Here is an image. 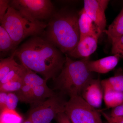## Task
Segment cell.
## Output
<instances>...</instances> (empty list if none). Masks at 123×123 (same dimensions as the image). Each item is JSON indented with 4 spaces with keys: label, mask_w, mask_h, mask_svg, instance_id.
Segmentation results:
<instances>
[{
    "label": "cell",
    "mask_w": 123,
    "mask_h": 123,
    "mask_svg": "<svg viewBox=\"0 0 123 123\" xmlns=\"http://www.w3.org/2000/svg\"><path fill=\"white\" fill-rule=\"evenodd\" d=\"M11 55L26 68L47 81L59 75L66 60L65 55L42 36L30 37Z\"/></svg>",
    "instance_id": "cell-1"
},
{
    "label": "cell",
    "mask_w": 123,
    "mask_h": 123,
    "mask_svg": "<svg viewBox=\"0 0 123 123\" xmlns=\"http://www.w3.org/2000/svg\"><path fill=\"white\" fill-rule=\"evenodd\" d=\"M78 16L68 8L55 11L42 36L65 55L75 48L80 39Z\"/></svg>",
    "instance_id": "cell-2"
},
{
    "label": "cell",
    "mask_w": 123,
    "mask_h": 123,
    "mask_svg": "<svg viewBox=\"0 0 123 123\" xmlns=\"http://www.w3.org/2000/svg\"><path fill=\"white\" fill-rule=\"evenodd\" d=\"M66 56L63 68L55 79L56 88L70 97L81 95L85 86L92 79L87 66L89 58L74 60Z\"/></svg>",
    "instance_id": "cell-3"
},
{
    "label": "cell",
    "mask_w": 123,
    "mask_h": 123,
    "mask_svg": "<svg viewBox=\"0 0 123 123\" xmlns=\"http://www.w3.org/2000/svg\"><path fill=\"white\" fill-rule=\"evenodd\" d=\"M8 33L16 48L26 38L42 36L47 23L29 20L9 6L0 24Z\"/></svg>",
    "instance_id": "cell-4"
},
{
    "label": "cell",
    "mask_w": 123,
    "mask_h": 123,
    "mask_svg": "<svg viewBox=\"0 0 123 123\" xmlns=\"http://www.w3.org/2000/svg\"><path fill=\"white\" fill-rule=\"evenodd\" d=\"M9 5L26 18L35 21H49L55 12L50 0H12Z\"/></svg>",
    "instance_id": "cell-5"
},
{
    "label": "cell",
    "mask_w": 123,
    "mask_h": 123,
    "mask_svg": "<svg viewBox=\"0 0 123 123\" xmlns=\"http://www.w3.org/2000/svg\"><path fill=\"white\" fill-rule=\"evenodd\" d=\"M64 112L73 123H102L98 111L80 96L70 97Z\"/></svg>",
    "instance_id": "cell-6"
},
{
    "label": "cell",
    "mask_w": 123,
    "mask_h": 123,
    "mask_svg": "<svg viewBox=\"0 0 123 123\" xmlns=\"http://www.w3.org/2000/svg\"><path fill=\"white\" fill-rule=\"evenodd\" d=\"M65 103L55 93L42 103L33 104L28 118L33 123H50L58 114L64 112Z\"/></svg>",
    "instance_id": "cell-7"
},
{
    "label": "cell",
    "mask_w": 123,
    "mask_h": 123,
    "mask_svg": "<svg viewBox=\"0 0 123 123\" xmlns=\"http://www.w3.org/2000/svg\"><path fill=\"white\" fill-rule=\"evenodd\" d=\"M109 0H85L84 10L91 18L101 34L105 30L106 25L105 11Z\"/></svg>",
    "instance_id": "cell-8"
},
{
    "label": "cell",
    "mask_w": 123,
    "mask_h": 123,
    "mask_svg": "<svg viewBox=\"0 0 123 123\" xmlns=\"http://www.w3.org/2000/svg\"><path fill=\"white\" fill-rule=\"evenodd\" d=\"M103 92L101 81L92 78L85 86L81 97L93 107L99 108L102 102Z\"/></svg>",
    "instance_id": "cell-9"
},
{
    "label": "cell",
    "mask_w": 123,
    "mask_h": 123,
    "mask_svg": "<svg viewBox=\"0 0 123 123\" xmlns=\"http://www.w3.org/2000/svg\"><path fill=\"white\" fill-rule=\"evenodd\" d=\"M99 37L98 36H87L80 38L75 48L67 55L70 58H89L97 50Z\"/></svg>",
    "instance_id": "cell-10"
},
{
    "label": "cell",
    "mask_w": 123,
    "mask_h": 123,
    "mask_svg": "<svg viewBox=\"0 0 123 123\" xmlns=\"http://www.w3.org/2000/svg\"><path fill=\"white\" fill-rule=\"evenodd\" d=\"M120 57L116 55L110 56L96 61H88L87 66L91 72L105 74L115 68Z\"/></svg>",
    "instance_id": "cell-11"
},
{
    "label": "cell",
    "mask_w": 123,
    "mask_h": 123,
    "mask_svg": "<svg viewBox=\"0 0 123 123\" xmlns=\"http://www.w3.org/2000/svg\"><path fill=\"white\" fill-rule=\"evenodd\" d=\"M78 25L80 32V38L87 36L99 37L101 34L91 18L86 12L84 8L79 12Z\"/></svg>",
    "instance_id": "cell-12"
},
{
    "label": "cell",
    "mask_w": 123,
    "mask_h": 123,
    "mask_svg": "<svg viewBox=\"0 0 123 123\" xmlns=\"http://www.w3.org/2000/svg\"><path fill=\"white\" fill-rule=\"evenodd\" d=\"M55 94V93L47 85L33 87L30 104L33 105L40 103Z\"/></svg>",
    "instance_id": "cell-13"
},
{
    "label": "cell",
    "mask_w": 123,
    "mask_h": 123,
    "mask_svg": "<svg viewBox=\"0 0 123 123\" xmlns=\"http://www.w3.org/2000/svg\"><path fill=\"white\" fill-rule=\"evenodd\" d=\"M107 34L111 42L123 35V5L120 13L109 26Z\"/></svg>",
    "instance_id": "cell-14"
},
{
    "label": "cell",
    "mask_w": 123,
    "mask_h": 123,
    "mask_svg": "<svg viewBox=\"0 0 123 123\" xmlns=\"http://www.w3.org/2000/svg\"><path fill=\"white\" fill-rule=\"evenodd\" d=\"M104 99L108 108H114L123 103V92L104 90Z\"/></svg>",
    "instance_id": "cell-15"
},
{
    "label": "cell",
    "mask_w": 123,
    "mask_h": 123,
    "mask_svg": "<svg viewBox=\"0 0 123 123\" xmlns=\"http://www.w3.org/2000/svg\"><path fill=\"white\" fill-rule=\"evenodd\" d=\"M17 48L4 28L0 25V58L2 55L11 52Z\"/></svg>",
    "instance_id": "cell-16"
},
{
    "label": "cell",
    "mask_w": 123,
    "mask_h": 123,
    "mask_svg": "<svg viewBox=\"0 0 123 123\" xmlns=\"http://www.w3.org/2000/svg\"><path fill=\"white\" fill-rule=\"evenodd\" d=\"M103 90H111L123 92V75L109 78L101 81Z\"/></svg>",
    "instance_id": "cell-17"
},
{
    "label": "cell",
    "mask_w": 123,
    "mask_h": 123,
    "mask_svg": "<svg viewBox=\"0 0 123 123\" xmlns=\"http://www.w3.org/2000/svg\"><path fill=\"white\" fill-rule=\"evenodd\" d=\"M22 80L24 84L30 86L32 88L37 86L47 85V81L39 76L37 74L26 68Z\"/></svg>",
    "instance_id": "cell-18"
},
{
    "label": "cell",
    "mask_w": 123,
    "mask_h": 123,
    "mask_svg": "<svg viewBox=\"0 0 123 123\" xmlns=\"http://www.w3.org/2000/svg\"><path fill=\"white\" fill-rule=\"evenodd\" d=\"M23 118L15 110H0V123H22Z\"/></svg>",
    "instance_id": "cell-19"
},
{
    "label": "cell",
    "mask_w": 123,
    "mask_h": 123,
    "mask_svg": "<svg viewBox=\"0 0 123 123\" xmlns=\"http://www.w3.org/2000/svg\"><path fill=\"white\" fill-rule=\"evenodd\" d=\"M18 64L15 61L14 56L12 55L5 58L4 62L0 68V82Z\"/></svg>",
    "instance_id": "cell-20"
},
{
    "label": "cell",
    "mask_w": 123,
    "mask_h": 123,
    "mask_svg": "<svg viewBox=\"0 0 123 123\" xmlns=\"http://www.w3.org/2000/svg\"><path fill=\"white\" fill-rule=\"evenodd\" d=\"M32 88L30 86L24 84L17 91L14 92L19 99V101L27 104H31Z\"/></svg>",
    "instance_id": "cell-21"
},
{
    "label": "cell",
    "mask_w": 123,
    "mask_h": 123,
    "mask_svg": "<svg viewBox=\"0 0 123 123\" xmlns=\"http://www.w3.org/2000/svg\"><path fill=\"white\" fill-rule=\"evenodd\" d=\"M23 84L22 79L8 82L0 85V92L7 93L15 92L20 89Z\"/></svg>",
    "instance_id": "cell-22"
},
{
    "label": "cell",
    "mask_w": 123,
    "mask_h": 123,
    "mask_svg": "<svg viewBox=\"0 0 123 123\" xmlns=\"http://www.w3.org/2000/svg\"><path fill=\"white\" fill-rule=\"evenodd\" d=\"M105 117L108 123H119L123 120V103L114 108L110 117L106 115Z\"/></svg>",
    "instance_id": "cell-23"
},
{
    "label": "cell",
    "mask_w": 123,
    "mask_h": 123,
    "mask_svg": "<svg viewBox=\"0 0 123 123\" xmlns=\"http://www.w3.org/2000/svg\"><path fill=\"white\" fill-rule=\"evenodd\" d=\"M111 42L112 54L118 56L120 58H123V35L113 40Z\"/></svg>",
    "instance_id": "cell-24"
},
{
    "label": "cell",
    "mask_w": 123,
    "mask_h": 123,
    "mask_svg": "<svg viewBox=\"0 0 123 123\" xmlns=\"http://www.w3.org/2000/svg\"><path fill=\"white\" fill-rule=\"evenodd\" d=\"M19 100L14 92L7 93L6 108L8 110H15Z\"/></svg>",
    "instance_id": "cell-25"
},
{
    "label": "cell",
    "mask_w": 123,
    "mask_h": 123,
    "mask_svg": "<svg viewBox=\"0 0 123 123\" xmlns=\"http://www.w3.org/2000/svg\"><path fill=\"white\" fill-rule=\"evenodd\" d=\"M10 1L9 0H0V25L10 6Z\"/></svg>",
    "instance_id": "cell-26"
},
{
    "label": "cell",
    "mask_w": 123,
    "mask_h": 123,
    "mask_svg": "<svg viewBox=\"0 0 123 123\" xmlns=\"http://www.w3.org/2000/svg\"><path fill=\"white\" fill-rule=\"evenodd\" d=\"M55 119L59 123H73L64 112L58 114Z\"/></svg>",
    "instance_id": "cell-27"
},
{
    "label": "cell",
    "mask_w": 123,
    "mask_h": 123,
    "mask_svg": "<svg viewBox=\"0 0 123 123\" xmlns=\"http://www.w3.org/2000/svg\"><path fill=\"white\" fill-rule=\"evenodd\" d=\"M7 93L0 92V110L6 108Z\"/></svg>",
    "instance_id": "cell-28"
},
{
    "label": "cell",
    "mask_w": 123,
    "mask_h": 123,
    "mask_svg": "<svg viewBox=\"0 0 123 123\" xmlns=\"http://www.w3.org/2000/svg\"><path fill=\"white\" fill-rule=\"evenodd\" d=\"M22 123H33L32 121L29 118H27L25 120L23 121Z\"/></svg>",
    "instance_id": "cell-29"
},
{
    "label": "cell",
    "mask_w": 123,
    "mask_h": 123,
    "mask_svg": "<svg viewBox=\"0 0 123 123\" xmlns=\"http://www.w3.org/2000/svg\"><path fill=\"white\" fill-rule=\"evenodd\" d=\"M5 58H0V68L1 66L2 65V64L3 63L4 60Z\"/></svg>",
    "instance_id": "cell-30"
},
{
    "label": "cell",
    "mask_w": 123,
    "mask_h": 123,
    "mask_svg": "<svg viewBox=\"0 0 123 123\" xmlns=\"http://www.w3.org/2000/svg\"><path fill=\"white\" fill-rule=\"evenodd\" d=\"M123 123V120L121 121V122H120V123Z\"/></svg>",
    "instance_id": "cell-31"
}]
</instances>
